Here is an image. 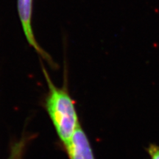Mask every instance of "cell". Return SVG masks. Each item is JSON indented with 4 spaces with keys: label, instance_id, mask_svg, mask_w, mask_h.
<instances>
[{
    "label": "cell",
    "instance_id": "6da1fadb",
    "mask_svg": "<svg viewBox=\"0 0 159 159\" xmlns=\"http://www.w3.org/2000/svg\"><path fill=\"white\" fill-rule=\"evenodd\" d=\"M41 67L48 85V93L45 100L46 108L59 138L66 147L80 125L74 101L67 89L66 82L61 88L56 86L43 63Z\"/></svg>",
    "mask_w": 159,
    "mask_h": 159
},
{
    "label": "cell",
    "instance_id": "7a4b0ae2",
    "mask_svg": "<svg viewBox=\"0 0 159 159\" xmlns=\"http://www.w3.org/2000/svg\"><path fill=\"white\" fill-rule=\"evenodd\" d=\"M16 2L18 14L27 42L35 49L37 54L48 63L51 68H56L57 64L55 63L54 60L39 44L33 33L32 27L33 0H16Z\"/></svg>",
    "mask_w": 159,
    "mask_h": 159
},
{
    "label": "cell",
    "instance_id": "3957f363",
    "mask_svg": "<svg viewBox=\"0 0 159 159\" xmlns=\"http://www.w3.org/2000/svg\"><path fill=\"white\" fill-rule=\"evenodd\" d=\"M66 149L70 159H94L90 143L80 125Z\"/></svg>",
    "mask_w": 159,
    "mask_h": 159
},
{
    "label": "cell",
    "instance_id": "277c9868",
    "mask_svg": "<svg viewBox=\"0 0 159 159\" xmlns=\"http://www.w3.org/2000/svg\"><path fill=\"white\" fill-rule=\"evenodd\" d=\"M22 148L23 147L20 144L16 147L13 151V154H11V156L8 159H20V156L22 152Z\"/></svg>",
    "mask_w": 159,
    "mask_h": 159
},
{
    "label": "cell",
    "instance_id": "5b68a950",
    "mask_svg": "<svg viewBox=\"0 0 159 159\" xmlns=\"http://www.w3.org/2000/svg\"><path fill=\"white\" fill-rule=\"evenodd\" d=\"M149 153L151 156V159H159V148L152 145L149 148Z\"/></svg>",
    "mask_w": 159,
    "mask_h": 159
}]
</instances>
